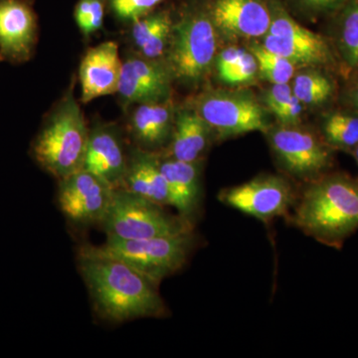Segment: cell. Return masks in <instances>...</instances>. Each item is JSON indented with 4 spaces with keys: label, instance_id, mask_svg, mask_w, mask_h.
<instances>
[{
    "label": "cell",
    "instance_id": "7a4b0ae2",
    "mask_svg": "<svg viewBox=\"0 0 358 358\" xmlns=\"http://www.w3.org/2000/svg\"><path fill=\"white\" fill-rule=\"evenodd\" d=\"M293 208L296 227L320 243L341 248L358 230V179L324 174L308 181Z\"/></svg>",
    "mask_w": 358,
    "mask_h": 358
},
{
    "label": "cell",
    "instance_id": "4316f807",
    "mask_svg": "<svg viewBox=\"0 0 358 358\" xmlns=\"http://www.w3.org/2000/svg\"><path fill=\"white\" fill-rule=\"evenodd\" d=\"M162 1L164 0H113L112 6L119 17L136 21Z\"/></svg>",
    "mask_w": 358,
    "mask_h": 358
},
{
    "label": "cell",
    "instance_id": "30bf717a",
    "mask_svg": "<svg viewBox=\"0 0 358 358\" xmlns=\"http://www.w3.org/2000/svg\"><path fill=\"white\" fill-rule=\"evenodd\" d=\"M59 181L57 201L65 217L79 226L101 225L114 189L84 169Z\"/></svg>",
    "mask_w": 358,
    "mask_h": 358
},
{
    "label": "cell",
    "instance_id": "d4e9b609",
    "mask_svg": "<svg viewBox=\"0 0 358 358\" xmlns=\"http://www.w3.org/2000/svg\"><path fill=\"white\" fill-rule=\"evenodd\" d=\"M75 18L80 29L86 35L98 31L103 26V6L101 0H81L78 3Z\"/></svg>",
    "mask_w": 358,
    "mask_h": 358
},
{
    "label": "cell",
    "instance_id": "ba28073f",
    "mask_svg": "<svg viewBox=\"0 0 358 358\" xmlns=\"http://www.w3.org/2000/svg\"><path fill=\"white\" fill-rule=\"evenodd\" d=\"M196 112L221 138L268 129L264 108L246 94H205L197 103Z\"/></svg>",
    "mask_w": 358,
    "mask_h": 358
},
{
    "label": "cell",
    "instance_id": "4dcf8cb0",
    "mask_svg": "<svg viewBox=\"0 0 358 358\" xmlns=\"http://www.w3.org/2000/svg\"><path fill=\"white\" fill-rule=\"evenodd\" d=\"M245 53H246V50L236 46H230L221 51L215 58V66L218 75L227 72L231 68L234 67L241 60Z\"/></svg>",
    "mask_w": 358,
    "mask_h": 358
},
{
    "label": "cell",
    "instance_id": "8992f818",
    "mask_svg": "<svg viewBox=\"0 0 358 358\" xmlns=\"http://www.w3.org/2000/svg\"><path fill=\"white\" fill-rule=\"evenodd\" d=\"M217 34L207 9L186 13L171 34L169 67L173 76L199 83L215 62Z\"/></svg>",
    "mask_w": 358,
    "mask_h": 358
},
{
    "label": "cell",
    "instance_id": "7402d4cb",
    "mask_svg": "<svg viewBox=\"0 0 358 358\" xmlns=\"http://www.w3.org/2000/svg\"><path fill=\"white\" fill-rule=\"evenodd\" d=\"M322 140L329 147L352 152L358 145V114L334 110L322 122Z\"/></svg>",
    "mask_w": 358,
    "mask_h": 358
},
{
    "label": "cell",
    "instance_id": "f1b7e54d",
    "mask_svg": "<svg viewBox=\"0 0 358 358\" xmlns=\"http://www.w3.org/2000/svg\"><path fill=\"white\" fill-rule=\"evenodd\" d=\"M293 96V89L289 83L273 84L264 96V103L271 113L275 115L289 103Z\"/></svg>",
    "mask_w": 358,
    "mask_h": 358
},
{
    "label": "cell",
    "instance_id": "277c9868",
    "mask_svg": "<svg viewBox=\"0 0 358 358\" xmlns=\"http://www.w3.org/2000/svg\"><path fill=\"white\" fill-rule=\"evenodd\" d=\"M101 227L107 237L147 239L192 232V224L150 200L119 188L113 192Z\"/></svg>",
    "mask_w": 358,
    "mask_h": 358
},
{
    "label": "cell",
    "instance_id": "cb8c5ba5",
    "mask_svg": "<svg viewBox=\"0 0 358 358\" xmlns=\"http://www.w3.org/2000/svg\"><path fill=\"white\" fill-rule=\"evenodd\" d=\"M250 52L256 58L258 74L271 84H287L294 78L296 65L288 59L268 50L262 44L254 43Z\"/></svg>",
    "mask_w": 358,
    "mask_h": 358
},
{
    "label": "cell",
    "instance_id": "4fadbf2b",
    "mask_svg": "<svg viewBox=\"0 0 358 358\" xmlns=\"http://www.w3.org/2000/svg\"><path fill=\"white\" fill-rule=\"evenodd\" d=\"M37 37L36 16L26 0H0V55L13 63L31 57Z\"/></svg>",
    "mask_w": 358,
    "mask_h": 358
},
{
    "label": "cell",
    "instance_id": "9c48e42d",
    "mask_svg": "<svg viewBox=\"0 0 358 358\" xmlns=\"http://www.w3.org/2000/svg\"><path fill=\"white\" fill-rule=\"evenodd\" d=\"M218 197L223 204L262 221L286 215L296 201L291 185L277 176H259L226 188Z\"/></svg>",
    "mask_w": 358,
    "mask_h": 358
},
{
    "label": "cell",
    "instance_id": "44dd1931",
    "mask_svg": "<svg viewBox=\"0 0 358 358\" xmlns=\"http://www.w3.org/2000/svg\"><path fill=\"white\" fill-rule=\"evenodd\" d=\"M334 15L339 57L350 72H358V0H348Z\"/></svg>",
    "mask_w": 358,
    "mask_h": 358
},
{
    "label": "cell",
    "instance_id": "9a60e30c",
    "mask_svg": "<svg viewBox=\"0 0 358 358\" xmlns=\"http://www.w3.org/2000/svg\"><path fill=\"white\" fill-rule=\"evenodd\" d=\"M128 164L117 131L106 128L90 131L84 169L95 174L112 189H119L124 185Z\"/></svg>",
    "mask_w": 358,
    "mask_h": 358
},
{
    "label": "cell",
    "instance_id": "ac0fdd59",
    "mask_svg": "<svg viewBox=\"0 0 358 358\" xmlns=\"http://www.w3.org/2000/svg\"><path fill=\"white\" fill-rule=\"evenodd\" d=\"M131 127L134 141L141 150L154 152L173 136V107L169 101L141 103L131 117Z\"/></svg>",
    "mask_w": 358,
    "mask_h": 358
},
{
    "label": "cell",
    "instance_id": "83f0119b",
    "mask_svg": "<svg viewBox=\"0 0 358 358\" xmlns=\"http://www.w3.org/2000/svg\"><path fill=\"white\" fill-rule=\"evenodd\" d=\"M301 11L310 16L334 15L348 0H292Z\"/></svg>",
    "mask_w": 358,
    "mask_h": 358
},
{
    "label": "cell",
    "instance_id": "7c38bea8",
    "mask_svg": "<svg viewBox=\"0 0 358 358\" xmlns=\"http://www.w3.org/2000/svg\"><path fill=\"white\" fill-rule=\"evenodd\" d=\"M173 74L169 66L148 58H129L122 62L120 95L129 103L166 102L171 95Z\"/></svg>",
    "mask_w": 358,
    "mask_h": 358
},
{
    "label": "cell",
    "instance_id": "d6a6232c",
    "mask_svg": "<svg viewBox=\"0 0 358 358\" xmlns=\"http://www.w3.org/2000/svg\"><path fill=\"white\" fill-rule=\"evenodd\" d=\"M352 152L353 157H355V162H357L358 166V145L357 148H355V150H352Z\"/></svg>",
    "mask_w": 358,
    "mask_h": 358
},
{
    "label": "cell",
    "instance_id": "e0dca14e",
    "mask_svg": "<svg viewBox=\"0 0 358 358\" xmlns=\"http://www.w3.org/2000/svg\"><path fill=\"white\" fill-rule=\"evenodd\" d=\"M162 206H169L166 180L160 159L154 152L138 150L129 159L122 187Z\"/></svg>",
    "mask_w": 358,
    "mask_h": 358
},
{
    "label": "cell",
    "instance_id": "5bb4252c",
    "mask_svg": "<svg viewBox=\"0 0 358 358\" xmlns=\"http://www.w3.org/2000/svg\"><path fill=\"white\" fill-rule=\"evenodd\" d=\"M122 68L119 47L115 42H105L90 49L80 66L82 101L88 103L117 92Z\"/></svg>",
    "mask_w": 358,
    "mask_h": 358
},
{
    "label": "cell",
    "instance_id": "5b68a950",
    "mask_svg": "<svg viewBox=\"0 0 358 358\" xmlns=\"http://www.w3.org/2000/svg\"><path fill=\"white\" fill-rule=\"evenodd\" d=\"M194 244L192 231L147 239L107 237L101 246H93L96 251L119 259L159 285L185 267Z\"/></svg>",
    "mask_w": 358,
    "mask_h": 358
},
{
    "label": "cell",
    "instance_id": "836d02e7",
    "mask_svg": "<svg viewBox=\"0 0 358 358\" xmlns=\"http://www.w3.org/2000/svg\"><path fill=\"white\" fill-rule=\"evenodd\" d=\"M3 60V58H2V56L0 55V61Z\"/></svg>",
    "mask_w": 358,
    "mask_h": 358
},
{
    "label": "cell",
    "instance_id": "ffe728a7",
    "mask_svg": "<svg viewBox=\"0 0 358 358\" xmlns=\"http://www.w3.org/2000/svg\"><path fill=\"white\" fill-rule=\"evenodd\" d=\"M264 47L296 66H329L334 63L331 46L322 36L313 40L288 39L267 34L264 36Z\"/></svg>",
    "mask_w": 358,
    "mask_h": 358
},
{
    "label": "cell",
    "instance_id": "6da1fadb",
    "mask_svg": "<svg viewBox=\"0 0 358 358\" xmlns=\"http://www.w3.org/2000/svg\"><path fill=\"white\" fill-rule=\"evenodd\" d=\"M78 268L103 320L122 324L169 315L157 282L119 259L96 251L93 245L79 249Z\"/></svg>",
    "mask_w": 358,
    "mask_h": 358
},
{
    "label": "cell",
    "instance_id": "603a6c76",
    "mask_svg": "<svg viewBox=\"0 0 358 358\" xmlns=\"http://www.w3.org/2000/svg\"><path fill=\"white\" fill-rule=\"evenodd\" d=\"M294 95L303 105L322 106L329 102L336 93V83L322 70L308 69L294 78Z\"/></svg>",
    "mask_w": 358,
    "mask_h": 358
},
{
    "label": "cell",
    "instance_id": "1f68e13d",
    "mask_svg": "<svg viewBox=\"0 0 358 358\" xmlns=\"http://www.w3.org/2000/svg\"><path fill=\"white\" fill-rule=\"evenodd\" d=\"M346 101H348V105L350 106L353 112L358 114V81L353 84L352 88L348 90V94H346Z\"/></svg>",
    "mask_w": 358,
    "mask_h": 358
},
{
    "label": "cell",
    "instance_id": "3957f363",
    "mask_svg": "<svg viewBox=\"0 0 358 358\" xmlns=\"http://www.w3.org/2000/svg\"><path fill=\"white\" fill-rule=\"evenodd\" d=\"M89 138L82 110L69 95L33 141L31 155L44 171L61 180L83 169Z\"/></svg>",
    "mask_w": 358,
    "mask_h": 358
},
{
    "label": "cell",
    "instance_id": "484cf974",
    "mask_svg": "<svg viewBox=\"0 0 358 358\" xmlns=\"http://www.w3.org/2000/svg\"><path fill=\"white\" fill-rule=\"evenodd\" d=\"M258 75L256 58L250 51H246L241 60L227 72L219 75L221 81L228 85H242L251 82Z\"/></svg>",
    "mask_w": 358,
    "mask_h": 358
},
{
    "label": "cell",
    "instance_id": "2e32d148",
    "mask_svg": "<svg viewBox=\"0 0 358 358\" xmlns=\"http://www.w3.org/2000/svg\"><path fill=\"white\" fill-rule=\"evenodd\" d=\"M199 162H185L173 157L160 160V169L166 180L169 206L192 224L201 204Z\"/></svg>",
    "mask_w": 358,
    "mask_h": 358
},
{
    "label": "cell",
    "instance_id": "52a82bcc",
    "mask_svg": "<svg viewBox=\"0 0 358 358\" xmlns=\"http://www.w3.org/2000/svg\"><path fill=\"white\" fill-rule=\"evenodd\" d=\"M268 141L282 169L294 178L313 180L326 174L333 164V148L298 126L273 129Z\"/></svg>",
    "mask_w": 358,
    "mask_h": 358
},
{
    "label": "cell",
    "instance_id": "f546056e",
    "mask_svg": "<svg viewBox=\"0 0 358 358\" xmlns=\"http://www.w3.org/2000/svg\"><path fill=\"white\" fill-rule=\"evenodd\" d=\"M301 115H303V103L294 95L289 103L280 110L275 117L281 126L296 127L300 124Z\"/></svg>",
    "mask_w": 358,
    "mask_h": 358
},
{
    "label": "cell",
    "instance_id": "d6986e66",
    "mask_svg": "<svg viewBox=\"0 0 358 358\" xmlns=\"http://www.w3.org/2000/svg\"><path fill=\"white\" fill-rule=\"evenodd\" d=\"M210 129L196 110L179 112L171 138V157L180 162H199L208 145Z\"/></svg>",
    "mask_w": 358,
    "mask_h": 358
},
{
    "label": "cell",
    "instance_id": "8fae6325",
    "mask_svg": "<svg viewBox=\"0 0 358 358\" xmlns=\"http://www.w3.org/2000/svg\"><path fill=\"white\" fill-rule=\"evenodd\" d=\"M209 16L217 33L228 39H256L270 29L268 0H211Z\"/></svg>",
    "mask_w": 358,
    "mask_h": 358
}]
</instances>
